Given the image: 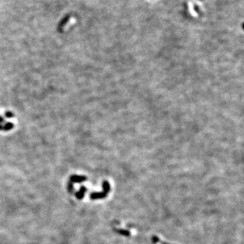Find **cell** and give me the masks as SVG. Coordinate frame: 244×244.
<instances>
[{"mask_svg":"<svg viewBox=\"0 0 244 244\" xmlns=\"http://www.w3.org/2000/svg\"><path fill=\"white\" fill-rule=\"evenodd\" d=\"M69 18H70V17H69V16H65V18H63V19H62V21H61L60 22V23H59L58 27V30L59 31H62V29H63V27H65V25H66V24L67 23V22L69 21Z\"/></svg>","mask_w":244,"mask_h":244,"instance_id":"1","label":"cell"},{"mask_svg":"<svg viewBox=\"0 0 244 244\" xmlns=\"http://www.w3.org/2000/svg\"><path fill=\"white\" fill-rule=\"evenodd\" d=\"M14 125L12 122H7L3 126V131H9L14 128Z\"/></svg>","mask_w":244,"mask_h":244,"instance_id":"2","label":"cell"},{"mask_svg":"<svg viewBox=\"0 0 244 244\" xmlns=\"http://www.w3.org/2000/svg\"><path fill=\"white\" fill-rule=\"evenodd\" d=\"M5 116L7 118H12L14 117V114L11 111H6L5 113Z\"/></svg>","mask_w":244,"mask_h":244,"instance_id":"3","label":"cell"},{"mask_svg":"<svg viewBox=\"0 0 244 244\" xmlns=\"http://www.w3.org/2000/svg\"><path fill=\"white\" fill-rule=\"evenodd\" d=\"M3 122H4V119L1 116H0V124H1V123Z\"/></svg>","mask_w":244,"mask_h":244,"instance_id":"4","label":"cell"},{"mask_svg":"<svg viewBox=\"0 0 244 244\" xmlns=\"http://www.w3.org/2000/svg\"><path fill=\"white\" fill-rule=\"evenodd\" d=\"M3 130V125L1 124H0V131Z\"/></svg>","mask_w":244,"mask_h":244,"instance_id":"5","label":"cell"}]
</instances>
